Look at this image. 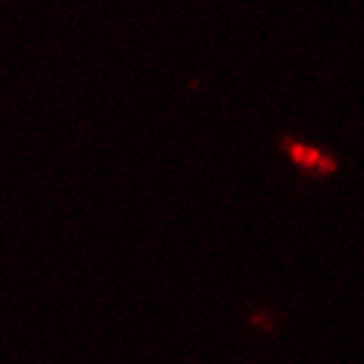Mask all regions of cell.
Returning <instances> with one entry per match:
<instances>
[{
    "mask_svg": "<svg viewBox=\"0 0 364 364\" xmlns=\"http://www.w3.org/2000/svg\"><path fill=\"white\" fill-rule=\"evenodd\" d=\"M285 151L289 155V159L303 170V173L309 175H331L336 170V161L331 157H327L325 153L316 151L311 146H305L301 141L294 139H285Z\"/></svg>",
    "mask_w": 364,
    "mask_h": 364,
    "instance_id": "cell-1",
    "label": "cell"
}]
</instances>
